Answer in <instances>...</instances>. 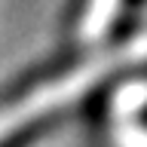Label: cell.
<instances>
[{
	"mask_svg": "<svg viewBox=\"0 0 147 147\" xmlns=\"http://www.w3.org/2000/svg\"><path fill=\"white\" fill-rule=\"evenodd\" d=\"M37 129H40V126H31V129H22V132H16V135L9 138L3 147H22V144H28V141L37 135Z\"/></svg>",
	"mask_w": 147,
	"mask_h": 147,
	"instance_id": "obj_1",
	"label": "cell"
}]
</instances>
